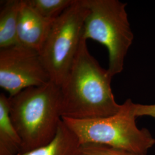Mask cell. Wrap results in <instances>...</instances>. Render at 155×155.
<instances>
[{
  "label": "cell",
  "mask_w": 155,
  "mask_h": 155,
  "mask_svg": "<svg viewBox=\"0 0 155 155\" xmlns=\"http://www.w3.org/2000/svg\"><path fill=\"white\" fill-rule=\"evenodd\" d=\"M82 38L77 55L60 86L61 118L87 120L111 116L121 107L115 101L113 77L90 54Z\"/></svg>",
  "instance_id": "obj_1"
},
{
  "label": "cell",
  "mask_w": 155,
  "mask_h": 155,
  "mask_svg": "<svg viewBox=\"0 0 155 155\" xmlns=\"http://www.w3.org/2000/svg\"><path fill=\"white\" fill-rule=\"evenodd\" d=\"M8 100L12 122L21 140L20 153L50 143L61 120L60 86L51 81L24 89Z\"/></svg>",
  "instance_id": "obj_2"
},
{
  "label": "cell",
  "mask_w": 155,
  "mask_h": 155,
  "mask_svg": "<svg viewBox=\"0 0 155 155\" xmlns=\"http://www.w3.org/2000/svg\"><path fill=\"white\" fill-rule=\"evenodd\" d=\"M134 105L127 99L119 111L111 116L87 120L61 119L81 144H105L137 155H147L155 144V139L148 129L137 127Z\"/></svg>",
  "instance_id": "obj_3"
},
{
  "label": "cell",
  "mask_w": 155,
  "mask_h": 155,
  "mask_svg": "<svg viewBox=\"0 0 155 155\" xmlns=\"http://www.w3.org/2000/svg\"><path fill=\"white\" fill-rule=\"evenodd\" d=\"M83 1L89 13L82 37L105 46L109 55L107 70L113 77L123 71L125 58L134 39L126 11L127 3L118 0Z\"/></svg>",
  "instance_id": "obj_4"
},
{
  "label": "cell",
  "mask_w": 155,
  "mask_h": 155,
  "mask_svg": "<svg viewBox=\"0 0 155 155\" xmlns=\"http://www.w3.org/2000/svg\"><path fill=\"white\" fill-rule=\"evenodd\" d=\"M89 9L83 0H75L52 23L39 51L51 81L61 86L72 66L83 38Z\"/></svg>",
  "instance_id": "obj_5"
},
{
  "label": "cell",
  "mask_w": 155,
  "mask_h": 155,
  "mask_svg": "<svg viewBox=\"0 0 155 155\" xmlns=\"http://www.w3.org/2000/svg\"><path fill=\"white\" fill-rule=\"evenodd\" d=\"M51 81L38 51L18 45L0 48V86L9 97Z\"/></svg>",
  "instance_id": "obj_6"
},
{
  "label": "cell",
  "mask_w": 155,
  "mask_h": 155,
  "mask_svg": "<svg viewBox=\"0 0 155 155\" xmlns=\"http://www.w3.org/2000/svg\"><path fill=\"white\" fill-rule=\"evenodd\" d=\"M54 20L41 16L22 0L18 18L17 45L39 52Z\"/></svg>",
  "instance_id": "obj_7"
},
{
  "label": "cell",
  "mask_w": 155,
  "mask_h": 155,
  "mask_svg": "<svg viewBox=\"0 0 155 155\" xmlns=\"http://www.w3.org/2000/svg\"><path fill=\"white\" fill-rule=\"evenodd\" d=\"M80 144L77 136L61 119L55 136L50 143L17 155H77Z\"/></svg>",
  "instance_id": "obj_8"
},
{
  "label": "cell",
  "mask_w": 155,
  "mask_h": 155,
  "mask_svg": "<svg viewBox=\"0 0 155 155\" xmlns=\"http://www.w3.org/2000/svg\"><path fill=\"white\" fill-rule=\"evenodd\" d=\"M21 140L12 122L9 100L0 94V155H17L21 152Z\"/></svg>",
  "instance_id": "obj_9"
},
{
  "label": "cell",
  "mask_w": 155,
  "mask_h": 155,
  "mask_svg": "<svg viewBox=\"0 0 155 155\" xmlns=\"http://www.w3.org/2000/svg\"><path fill=\"white\" fill-rule=\"evenodd\" d=\"M0 10V48L17 45V30L22 0H7Z\"/></svg>",
  "instance_id": "obj_10"
},
{
  "label": "cell",
  "mask_w": 155,
  "mask_h": 155,
  "mask_svg": "<svg viewBox=\"0 0 155 155\" xmlns=\"http://www.w3.org/2000/svg\"><path fill=\"white\" fill-rule=\"evenodd\" d=\"M75 0H25L26 2L44 18L55 20L71 5Z\"/></svg>",
  "instance_id": "obj_11"
},
{
  "label": "cell",
  "mask_w": 155,
  "mask_h": 155,
  "mask_svg": "<svg viewBox=\"0 0 155 155\" xmlns=\"http://www.w3.org/2000/svg\"><path fill=\"white\" fill-rule=\"evenodd\" d=\"M77 155H139L124 150L94 143L80 144Z\"/></svg>",
  "instance_id": "obj_12"
},
{
  "label": "cell",
  "mask_w": 155,
  "mask_h": 155,
  "mask_svg": "<svg viewBox=\"0 0 155 155\" xmlns=\"http://www.w3.org/2000/svg\"><path fill=\"white\" fill-rule=\"evenodd\" d=\"M134 110L137 117L147 116L152 117L155 120V104L143 105L135 104Z\"/></svg>",
  "instance_id": "obj_13"
}]
</instances>
